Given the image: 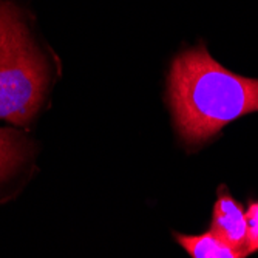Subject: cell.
<instances>
[{"mask_svg": "<svg viewBox=\"0 0 258 258\" xmlns=\"http://www.w3.org/2000/svg\"><path fill=\"white\" fill-rule=\"evenodd\" d=\"M246 223H247L246 247L249 255H252L258 252V200L249 201L246 207Z\"/></svg>", "mask_w": 258, "mask_h": 258, "instance_id": "obj_6", "label": "cell"}, {"mask_svg": "<svg viewBox=\"0 0 258 258\" xmlns=\"http://www.w3.org/2000/svg\"><path fill=\"white\" fill-rule=\"evenodd\" d=\"M34 156V144L25 133L0 127V197L22 178Z\"/></svg>", "mask_w": 258, "mask_h": 258, "instance_id": "obj_4", "label": "cell"}, {"mask_svg": "<svg viewBox=\"0 0 258 258\" xmlns=\"http://www.w3.org/2000/svg\"><path fill=\"white\" fill-rule=\"evenodd\" d=\"M169 98L181 139L200 146L229 122L258 111V79L230 72L198 45L173 59Z\"/></svg>", "mask_w": 258, "mask_h": 258, "instance_id": "obj_1", "label": "cell"}, {"mask_svg": "<svg viewBox=\"0 0 258 258\" xmlns=\"http://www.w3.org/2000/svg\"><path fill=\"white\" fill-rule=\"evenodd\" d=\"M51 85V65L20 10L0 0V119L27 125Z\"/></svg>", "mask_w": 258, "mask_h": 258, "instance_id": "obj_2", "label": "cell"}, {"mask_svg": "<svg viewBox=\"0 0 258 258\" xmlns=\"http://www.w3.org/2000/svg\"><path fill=\"white\" fill-rule=\"evenodd\" d=\"M176 243L190 255V258H246L247 252L232 246L217 237L212 230H206L197 235L173 233Z\"/></svg>", "mask_w": 258, "mask_h": 258, "instance_id": "obj_5", "label": "cell"}, {"mask_svg": "<svg viewBox=\"0 0 258 258\" xmlns=\"http://www.w3.org/2000/svg\"><path fill=\"white\" fill-rule=\"evenodd\" d=\"M209 229L226 243L247 252L246 209L238 200L230 195L226 185L218 187L217 201L212 210V221H210Z\"/></svg>", "mask_w": 258, "mask_h": 258, "instance_id": "obj_3", "label": "cell"}]
</instances>
